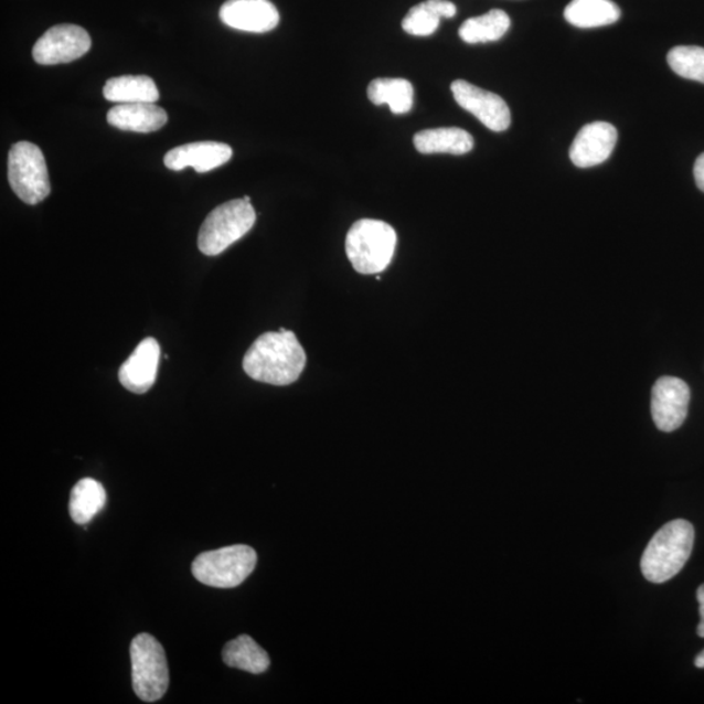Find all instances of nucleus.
<instances>
[{
	"instance_id": "f257e3e1",
	"label": "nucleus",
	"mask_w": 704,
	"mask_h": 704,
	"mask_svg": "<svg viewBox=\"0 0 704 704\" xmlns=\"http://www.w3.org/2000/svg\"><path fill=\"white\" fill-rule=\"evenodd\" d=\"M307 363L306 351L291 330L265 333L243 359V370L260 383L286 386L300 377Z\"/></svg>"
},
{
	"instance_id": "f03ea898",
	"label": "nucleus",
	"mask_w": 704,
	"mask_h": 704,
	"mask_svg": "<svg viewBox=\"0 0 704 704\" xmlns=\"http://www.w3.org/2000/svg\"><path fill=\"white\" fill-rule=\"evenodd\" d=\"M694 537L691 522L676 520L666 523L644 550L641 559L643 577L652 584H664L676 577L691 558Z\"/></svg>"
},
{
	"instance_id": "7ed1b4c3",
	"label": "nucleus",
	"mask_w": 704,
	"mask_h": 704,
	"mask_svg": "<svg viewBox=\"0 0 704 704\" xmlns=\"http://www.w3.org/2000/svg\"><path fill=\"white\" fill-rule=\"evenodd\" d=\"M397 246L395 230L378 220H361L346 236V254L352 267L361 275H378L393 260Z\"/></svg>"
},
{
	"instance_id": "20e7f679",
	"label": "nucleus",
	"mask_w": 704,
	"mask_h": 704,
	"mask_svg": "<svg viewBox=\"0 0 704 704\" xmlns=\"http://www.w3.org/2000/svg\"><path fill=\"white\" fill-rule=\"evenodd\" d=\"M256 222L250 201H227L207 215L199 233V248L206 256H217L246 235Z\"/></svg>"
},
{
	"instance_id": "39448f33",
	"label": "nucleus",
	"mask_w": 704,
	"mask_h": 704,
	"mask_svg": "<svg viewBox=\"0 0 704 704\" xmlns=\"http://www.w3.org/2000/svg\"><path fill=\"white\" fill-rule=\"evenodd\" d=\"M257 553L248 545H232L201 553L192 564L193 577L217 588L238 587L255 570Z\"/></svg>"
},
{
	"instance_id": "423d86ee",
	"label": "nucleus",
	"mask_w": 704,
	"mask_h": 704,
	"mask_svg": "<svg viewBox=\"0 0 704 704\" xmlns=\"http://www.w3.org/2000/svg\"><path fill=\"white\" fill-rule=\"evenodd\" d=\"M129 653L136 695L148 703L162 700L170 682L167 653L162 644L153 636L142 633L134 638Z\"/></svg>"
},
{
	"instance_id": "0eeeda50",
	"label": "nucleus",
	"mask_w": 704,
	"mask_h": 704,
	"mask_svg": "<svg viewBox=\"0 0 704 704\" xmlns=\"http://www.w3.org/2000/svg\"><path fill=\"white\" fill-rule=\"evenodd\" d=\"M11 189L25 204L35 205L50 195L49 172L41 149L29 141L14 143L9 154Z\"/></svg>"
},
{
	"instance_id": "6e6552de",
	"label": "nucleus",
	"mask_w": 704,
	"mask_h": 704,
	"mask_svg": "<svg viewBox=\"0 0 704 704\" xmlns=\"http://www.w3.org/2000/svg\"><path fill=\"white\" fill-rule=\"evenodd\" d=\"M92 40L84 28L62 24L50 28L33 47V60L42 66L70 63L89 52Z\"/></svg>"
},
{
	"instance_id": "1a4fd4ad",
	"label": "nucleus",
	"mask_w": 704,
	"mask_h": 704,
	"mask_svg": "<svg viewBox=\"0 0 704 704\" xmlns=\"http://www.w3.org/2000/svg\"><path fill=\"white\" fill-rule=\"evenodd\" d=\"M689 402H691V390L684 380L672 376L660 377L652 387L653 423L663 433H673L684 424Z\"/></svg>"
},
{
	"instance_id": "9d476101",
	"label": "nucleus",
	"mask_w": 704,
	"mask_h": 704,
	"mask_svg": "<svg viewBox=\"0 0 704 704\" xmlns=\"http://www.w3.org/2000/svg\"><path fill=\"white\" fill-rule=\"evenodd\" d=\"M451 93L457 104L493 132L506 131L512 125V114L509 106L500 96L479 88L465 81L451 84Z\"/></svg>"
},
{
	"instance_id": "9b49d317",
	"label": "nucleus",
	"mask_w": 704,
	"mask_h": 704,
	"mask_svg": "<svg viewBox=\"0 0 704 704\" xmlns=\"http://www.w3.org/2000/svg\"><path fill=\"white\" fill-rule=\"evenodd\" d=\"M220 18L225 25L249 33H267L279 24V12L269 0H227Z\"/></svg>"
},
{
	"instance_id": "f8f14e48",
	"label": "nucleus",
	"mask_w": 704,
	"mask_h": 704,
	"mask_svg": "<svg viewBox=\"0 0 704 704\" xmlns=\"http://www.w3.org/2000/svg\"><path fill=\"white\" fill-rule=\"evenodd\" d=\"M617 143V129L607 121H595L580 129L570 148V160L588 169L606 162Z\"/></svg>"
},
{
	"instance_id": "ddd939ff",
	"label": "nucleus",
	"mask_w": 704,
	"mask_h": 704,
	"mask_svg": "<svg viewBox=\"0 0 704 704\" xmlns=\"http://www.w3.org/2000/svg\"><path fill=\"white\" fill-rule=\"evenodd\" d=\"M233 157V149L224 142L200 141L171 149L163 158L164 167L181 171L193 168L207 172L222 167Z\"/></svg>"
},
{
	"instance_id": "4468645a",
	"label": "nucleus",
	"mask_w": 704,
	"mask_h": 704,
	"mask_svg": "<svg viewBox=\"0 0 704 704\" xmlns=\"http://www.w3.org/2000/svg\"><path fill=\"white\" fill-rule=\"evenodd\" d=\"M160 358L161 348L157 340L141 341L132 355L120 366V384L129 392L147 393L154 385Z\"/></svg>"
},
{
	"instance_id": "2eb2a0df",
	"label": "nucleus",
	"mask_w": 704,
	"mask_h": 704,
	"mask_svg": "<svg viewBox=\"0 0 704 704\" xmlns=\"http://www.w3.org/2000/svg\"><path fill=\"white\" fill-rule=\"evenodd\" d=\"M107 121L124 131L150 134L168 124V114L154 104H118L107 113Z\"/></svg>"
},
{
	"instance_id": "dca6fc26",
	"label": "nucleus",
	"mask_w": 704,
	"mask_h": 704,
	"mask_svg": "<svg viewBox=\"0 0 704 704\" xmlns=\"http://www.w3.org/2000/svg\"><path fill=\"white\" fill-rule=\"evenodd\" d=\"M414 146L422 154L462 156L471 152L473 138L465 129L457 127L423 129L414 136Z\"/></svg>"
},
{
	"instance_id": "f3484780",
	"label": "nucleus",
	"mask_w": 704,
	"mask_h": 704,
	"mask_svg": "<svg viewBox=\"0 0 704 704\" xmlns=\"http://www.w3.org/2000/svg\"><path fill=\"white\" fill-rule=\"evenodd\" d=\"M104 97L115 104H156L160 92L152 78L129 75L110 78L104 86Z\"/></svg>"
},
{
	"instance_id": "a211bd4d",
	"label": "nucleus",
	"mask_w": 704,
	"mask_h": 704,
	"mask_svg": "<svg viewBox=\"0 0 704 704\" xmlns=\"http://www.w3.org/2000/svg\"><path fill=\"white\" fill-rule=\"evenodd\" d=\"M456 13L457 7L449 0H426L408 11L402 28L408 34L427 38L437 31L442 18L451 19Z\"/></svg>"
},
{
	"instance_id": "6ab92c4d",
	"label": "nucleus",
	"mask_w": 704,
	"mask_h": 704,
	"mask_svg": "<svg viewBox=\"0 0 704 704\" xmlns=\"http://www.w3.org/2000/svg\"><path fill=\"white\" fill-rule=\"evenodd\" d=\"M621 11L612 0H572L565 9L567 23L577 28H599L619 21Z\"/></svg>"
},
{
	"instance_id": "aec40b11",
	"label": "nucleus",
	"mask_w": 704,
	"mask_h": 704,
	"mask_svg": "<svg viewBox=\"0 0 704 704\" xmlns=\"http://www.w3.org/2000/svg\"><path fill=\"white\" fill-rule=\"evenodd\" d=\"M373 105H387L395 115L407 114L414 106V86L405 78H376L369 85Z\"/></svg>"
},
{
	"instance_id": "412c9836",
	"label": "nucleus",
	"mask_w": 704,
	"mask_h": 704,
	"mask_svg": "<svg viewBox=\"0 0 704 704\" xmlns=\"http://www.w3.org/2000/svg\"><path fill=\"white\" fill-rule=\"evenodd\" d=\"M222 659L228 666L253 674L267 672L270 665L267 651H264L249 636H241L230 641L222 652Z\"/></svg>"
},
{
	"instance_id": "4be33fe9",
	"label": "nucleus",
	"mask_w": 704,
	"mask_h": 704,
	"mask_svg": "<svg viewBox=\"0 0 704 704\" xmlns=\"http://www.w3.org/2000/svg\"><path fill=\"white\" fill-rule=\"evenodd\" d=\"M106 491L99 481L85 478L71 492L70 514L77 524L89 523L104 509Z\"/></svg>"
},
{
	"instance_id": "5701e85b",
	"label": "nucleus",
	"mask_w": 704,
	"mask_h": 704,
	"mask_svg": "<svg viewBox=\"0 0 704 704\" xmlns=\"http://www.w3.org/2000/svg\"><path fill=\"white\" fill-rule=\"evenodd\" d=\"M509 14L501 10H492L481 17L466 20L459 28V38L466 43H487L499 41L508 33L510 29Z\"/></svg>"
},
{
	"instance_id": "b1692460",
	"label": "nucleus",
	"mask_w": 704,
	"mask_h": 704,
	"mask_svg": "<svg viewBox=\"0 0 704 704\" xmlns=\"http://www.w3.org/2000/svg\"><path fill=\"white\" fill-rule=\"evenodd\" d=\"M668 63L678 75L704 84V49L698 46L673 47Z\"/></svg>"
},
{
	"instance_id": "393cba45",
	"label": "nucleus",
	"mask_w": 704,
	"mask_h": 704,
	"mask_svg": "<svg viewBox=\"0 0 704 704\" xmlns=\"http://www.w3.org/2000/svg\"><path fill=\"white\" fill-rule=\"evenodd\" d=\"M694 178L698 189L704 192V153L698 157L694 164Z\"/></svg>"
},
{
	"instance_id": "a878e982",
	"label": "nucleus",
	"mask_w": 704,
	"mask_h": 704,
	"mask_svg": "<svg viewBox=\"0 0 704 704\" xmlns=\"http://www.w3.org/2000/svg\"><path fill=\"white\" fill-rule=\"evenodd\" d=\"M696 599H698L700 602V615H701V621L698 625V629H696V631H698V636L704 638V585H702L698 588V591H696Z\"/></svg>"
},
{
	"instance_id": "bb28decb",
	"label": "nucleus",
	"mask_w": 704,
	"mask_h": 704,
	"mask_svg": "<svg viewBox=\"0 0 704 704\" xmlns=\"http://www.w3.org/2000/svg\"><path fill=\"white\" fill-rule=\"evenodd\" d=\"M695 665L698 668H704V650L700 653L698 657L695 658Z\"/></svg>"
}]
</instances>
